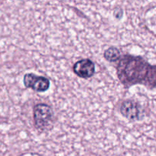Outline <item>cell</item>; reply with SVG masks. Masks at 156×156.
<instances>
[{
    "label": "cell",
    "instance_id": "cell-1",
    "mask_svg": "<svg viewBox=\"0 0 156 156\" xmlns=\"http://www.w3.org/2000/svg\"><path fill=\"white\" fill-rule=\"evenodd\" d=\"M117 74L125 88L141 84L150 89L156 88V65H151L140 56H121Z\"/></svg>",
    "mask_w": 156,
    "mask_h": 156
},
{
    "label": "cell",
    "instance_id": "cell-2",
    "mask_svg": "<svg viewBox=\"0 0 156 156\" xmlns=\"http://www.w3.org/2000/svg\"><path fill=\"white\" fill-rule=\"evenodd\" d=\"M34 126L41 131L48 130L53 123L54 113L53 109L44 103L37 104L34 108Z\"/></svg>",
    "mask_w": 156,
    "mask_h": 156
},
{
    "label": "cell",
    "instance_id": "cell-3",
    "mask_svg": "<svg viewBox=\"0 0 156 156\" xmlns=\"http://www.w3.org/2000/svg\"><path fill=\"white\" fill-rule=\"evenodd\" d=\"M120 113L130 121H140L145 117L144 111L141 105L132 100L124 101L121 104Z\"/></svg>",
    "mask_w": 156,
    "mask_h": 156
},
{
    "label": "cell",
    "instance_id": "cell-4",
    "mask_svg": "<svg viewBox=\"0 0 156 156\" xmlns=\"http://www.w3.org/2000/svg\"><path fill=\"white\" fill-rule=\"evenodd\" d=\"M26 88H31L37 92H45L50 88V82L47 78L36 76L34 73H26L23 79Z\"/></svg>",
    "mask_w": 156,
    "mask_h": 156
},
{
    "label": "cell",
    "instance_id": "cell-5",
    "mask_svg": "<svg viewBox=\"0 0 156 156\" xmlns=\"http://www.w3.org/2000/svg\"><path fill=\"white\" fill-rule=\"evenodd\" d=\"M73 70L75 74L82 79H89L95 73V65L89 59H82L73 65Z\"/></svg>",
    "mask_w": 156,
    "mask_h": 156
},
{
    "label": "cell",
    "instance_id": "cell-6",
    "mask_svg": "<svg viewBox=\"0 0 156 156\" xmlns=\"http://www.w3.org/2000/svg\"><path fill=\"white\" fill-rule=\"evenodd\" d=\"M104 57L109 62H114L119 61V59L121 57V54H120V50L117 47H111L105 50L104 53Z\"/></svg>",
    "mask_w": 156,
    "mask_h": 156
}]
</instances>
